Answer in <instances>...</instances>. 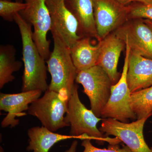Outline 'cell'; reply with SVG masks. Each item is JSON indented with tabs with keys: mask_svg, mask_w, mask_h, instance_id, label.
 <instances>
[{
	"mask_svg": "<svg viewBox=\"0 0 152 152\" xmlns=\"http://www.w3.org/2000/svg\"><path fill=\"white\" fill-rule=\"evenodd\" d=\"M18 25L22 42L23 73L22 76V92L40 91L45 92L48 89L47 82L46 61L41 56L33 37L32 26L23 19L19 13L14 18Z\"/></svg>",
	"mask_w": 152,
	"mask_h": 152,
	"instance_id": "obj_1",
	"label": "cell"
},
{
	"mask_svg": "<svg viewBox=\"0 0 152 152\" xmlns=\"http://www.w3.org/2000/svg\"><path fill=\"white\" fill-rule=\"evenodd\" d=\"M54 42L53 52L46 62L51 80L49 90L69 99L75 85L77 72L74 65L70 49L54 29L50 30Z\"/></svg>",
	"mask_w": 152,
	"mask_h": 152,
	"instance_id": "obj_2",
	"label": "cell"
},
{
	"mask_svg": "<svg viewBox=\"0 0 152 152\" xmlns=\"http://www.w3.org/2000/svg\"><path fill=\"white\" fill-rule=\"evenodd\" d=\"M65 122L71 127L70 135L81 137L87 135L99 145L105 142L117 144L121 141L117 137L111 138L105 135L97 128L98 123L103 118L97 117L91 110L86 107L79 97L78 86L75 85L68 102Z\"/></svg>",
	"mask_w": 152,
	"mask_h": 152,
	"instance_id": "obj_3",
	"label": "cell"
},
{
	"mask_svg": "<svg viewBox=\"0 0 152 152\" xmlns=\"http://www.w3.org/2000/svg\"><path fill=\"white\" fill-rule=\"evenodd\" d=\"M69 99L64 95L48 90L30 105L28 113L37 118L42 126L55 132L69 126L64 121Z\"/></svg>",
	"mask_w": 152,
	"mask_h": 152,
	"instance_id": "obj_4",
	"label": "cell"
},
{
	"mask_svg": "<svg viewBox=\"0 0 152 152\" xmlns=\"http://www.w3.org/2000/svg\"><path fill=\"white\" fill-rule=\"evenodd\" d=\"M125 44L126 53L122 72L118 83L112 85L110 96L102 111L101 118L114 119L121 122L129 123L130 119L134 121L137 117L131 107L132 93L127 82L131 50L129 45Z\"/></svg>",
	"mask_w": 152,
	"mask_h": 152,
	"instance_id": "obj_5",
	"label": "cell"
},
{
	"mask_svg": "<svg viewBox=\"0 0 152 152\" xmlns=\"http://www.w3.org/2000/svg\"><path fill=\"white\" fill-rule=\"evenodd\" d=\"M75 81L83 86L84 92L90 100L91 110L97 117L108 102L112 84L110 77L98 65L77 72Z\"/></svg>",
	"mask_w": 152,
	"mask_h": 152,
	"instance_id": "obj_6",
	"label": "cell"
},
{
	"mask_svg": "<svg viewBox=\"0 0 152 152\" xmlns=\"http://www.w3.org/2000/svg\"><path fill=\"white\" fill-rule=\"evenodd\" d=\"M23 1L27 6L19 14L32 26L33 39L41 56L47 61L51 53L50 51V41L47 39V34L51 29L52 22L46 0Z\"/></svg>",
	"mask_w": 152,
	"mask_h": 152,
	"instance_id": "obj_7",
	"label": "cell"
},
{
	"mask_svg": "<svg viewBox=\"0 0 152 152\" xmlns=\"http://www.w3.org/2000/svg\"><path fill=\"white\" fill-rule=\"evenodd\" d=\"M150 116L132 123H123L112 118L103 119L99 130L105 135L115 136L132 152H152L143 135L144 125Z\"/></svg>",
	"mask_w": 152,
	"mask_h": 152,
	"instance_id": "obj_8",
	"label": "cell"
},
{
	"mask_svg": "<svg viewBox=\"0 0 152 152\" xmlns=\"http://www.w3.org/2000/svg\"><path fill=\"white\" fill-rule=\"evenodd\" d=\"M99 40L120 27L129 15L130 9L117 0H92Z\"/></svg>",
	"mask_w": 152,
	"mask_h": 152,
	"instance_id": "obj_9",
	"label": "cell"
},
{
	"mask_svg": "<svg viewBox=\"0 0 152 152\" xmlns=\"http://www.w3.org/2000/svg\"><path fill=\"white\" fill-rule=\"evenodd\" d=\"M46 3L51 19V29L56 30L71 48L82 38L79 34L77 19L67 7L65 0H46Z\"/></svg>",
	"mask_w": 152,
	"mask_h": 152,
	"instance_id": "obj_10",
	"label": "cell"
},
{
	"mask_svg": "<svg viewBox=\"0 0 152 152\" xmlns=\"http://www.w3.org/2000/svg\"><path fill=\"white\" fill-rule=\"evenodd\" d=\"M114 33L129 45L131 52L152 59V32L143 20L130 22Z\"/></svg>",
	"mask_w": 152,
	"mask_h": 152,
	"instance_id": "obj_11",
	"label": "cell"
},
{
	"mask_svg": "<svg viewBox=\"0 0 152 152\" xmlns=\"http://www.w3.org/2000/svg\"><path fill=\"white\" fill-rule=\"evenodd\" d=\"M42 92L32 91L18 94H0V110L8 113L2 121L1 127H15L19 124L18 117L26 115L24 113L28 110L33 102L40 97Z\"/></svg>",
	"mask_w": 152,
	"mask_h": 152,
	"instance_id": "obj_12",
	"label": "cell"
},
{
	"mask_svg": "<svg viewBox=\"0 0 152 152\" xmlns=\"http://www.w3.org/2000/svg\"><path fill=\"white\" fill-rule=\"evenodd\" d=\"M100 50L97 65L108 75L112 85L116 84L121 77L118 65L121 53L126 44L115 33L110 34L99 41Z\"/></svg>",
	"mask_w": 152,
	"mask_h": 152,
	"instance_id": "obj_13",
	"label": "cell"
},
{
	"mask_svg": "<svg viewBox=\"0 0 152 152\" xmlns=\"http://www.w3.org/2000/svg\"><path fill=\"white\" fill-rule=\"evenodd\" d=\"M127 82L131 93L152 86V59L130 52Z\"/></svg>",
	"mask_w": 152,
	"mask_h": 152,
	"instance_id": "obj_14",
	"label": "cell"
},
{
	"mask_svg": "<svg viewBox=\"0 0 152 152\" xmlns=\"http://www.w3.org/2000/svg\"><path fill=\"white\" fill-rule=\"evenodd\" d=\"M28 135L29 139V144L26 148L28 151L33 152H49L55 144L61 141L71 139H86L91 140L87 135L81 137L61 134L52 132L48 129L42 126H35L28 129Z\"/></svg>",
	"mask_w": 152,
	"mask_h": 152,
	"instance_id": "obj_15",
	"label": "cell"
},
{
	"mask_svg": "<svg viewBox=\"0 0 152 152\" xmlns=\"http://www.w3.org/2000/svg\"><path fill=\"white\" fill-rule=\"evenodd\" d=\"M66 5L75 17L80 32L87 37L99 40L92 0H65Z\"/></svg>",
	"mask_w": 152,
	"mask_h": 152,
	"instance_id": "obj_16",
	"label": "cell"
},
{
	"mask_svg": "<svg viewBox=\"0 0 152 152\" xmlns=\"http://www.w3.org/2000/svg\"><path fill=\"white\" fill-rule=\"evenodd\" d=\"M100 50V42L93 45L89 37H82L76 42L70 50L77 72L97 65Z\"/></svg>",
	"mask_w": 152,
	"mask_h": 152,
	"instance_id": "obj_17",
	"label": "cell"
},
{
	"mask_svg": "<svg viewBox=\"0 0 152 152\" xmlns=\"http://www.w3.org/2000/svg\"><path fill=\"white\" fill-rule=\"evenodd\" d=\"M16 49L10 44L0 46V88L15 79L13 73L21 68L22 63L16 60Z\"/></svg>",
	"mask_w": 152,
	"mask_h": 152,
	"instance_id": "obj_18",
	"label": "cell"
},
{
	"mask_svg": "<svg viewBox=\"0 0 152 152\" xmlns=\"http://www.w3.org/2000/svg\"><path fill=\"white\" fill-rule=\"evenodd\" d=\"M131 105L137 119L152 115V86L132 93Z\"/></svg>",
	"mask_w": 152,
	"mask_h": 152,
	"instance_id": "obj_19",
	"label": "cell"
},
{
	"mask_svg": "<svg viewBox=\"0 0 152 152\" xmlns=\"http://www.w3.org/2000/svg\"><path fill=\"white\" fill-rule=\"evenodd\" d=\"M26 6L25 2L0 0V16L7 21H14L15 15L24 10Z\"/></svg>",
	"mask_w": 152,
	"mask_h": 152,
	"instance_id": "obj_20",
	"label": "cell"
},
{
	"mask_svg": "<svg viewBox=\"0 0 152 152\" xmlns=\"http://www.w3.org/2000/svg\"><path fill=\"white\" fill-rule=\"evenodd\" d=\"M91 140L90 139L83 140L81 145L84 148L83 152H132L127 146L121 147L118 144H110L107 148H99L93 145Z\"/></svg>",
	"mask_w": 152,
	"mask_h": 152,
	"instance_id": "obj_21",
	"label": "cell"
},
{
	"mask_svg": "<svg viewBox=\"0 0 152 152\" xmlns=\"http://www.w3.org/2000/svg\"><path fill=\"white\" fill-rule=\"evenodd\" d=\"M128 16L131 18H144L152 20V5L142 4L130 9Z\"/></svg>",
	"mask_w": 152,
	"mask_h": 152,
	"instance_id": "obj_22",
	"label": "cell"
},
{
	"mask_svg": "<svg viewBox=\"0 0 152 152\" xmlns=\"http://www.w3.org/2000/svg\"><path fill=\"white\" fill-rule=\"evenodd\" d=\"M78 142L77 140H74L72 143L71 146L64 152H77Z\"/></svg>",
	"mask_w": 152,
	"mask_h": 152,
	"instance_id": "obj_23",
	"label": "cell"
},
{
	"mask_svg": "<svg viewBox=\"0 0 152 152\" xmlns=\"http://www.w3.org/2000/svg\"><path fill=\"white\" fill-rule=\"evenodd\" d=\"M132 1L140 2L142 4L152 5V0H130V2Z\"/></svg>",
	"mask_w": 152,
	"mask_h": 152,
	"instance_id": "obj_24",
	"label": "cell"
},
{
	"mask_svg": "<svg viewBox=\"0 0 152 152\" xmlns=\"http://www.w3.org/2000/svg\"><path fill=\"white\" fill-rule=\"evenodd\" d=\"M144 22L149 27L150 29L151 30L152 32V20H148V19H145L144 20Z\"/></svg>",
	"mask_w": 152,
	"mask_h": 152,
	"instance_id": "obj_25",
	"label": "cell"
},
{
	"mask_svg": "<svg viewBox=\"0 0 152 152\" xmlns=\"http://www.w3.org/2000/svg\"><path fill=\"white\" fill-rule=\"evenodd\" d=\"M117 1L124 5H125L128 3L130 2V0H117Z\"/></svg>",
	"mask_w": 152,
	"mask_h": 152,
	"instance_id": "obj_26",
	"label": "cell"
},
{
	"mask_svg": "<svg viewBox=\"0 0 152 152\" xmlns=\"http://www.w3.org/2000/svg\"><path fill=\"white\" fill-rule=\"evenodd\" d=\"M15 1L17 2H23V0H15Z\"/></svg>",
	"mask_w": 152,
	"mask_h": 152,
	"instance_id": "obj_27",
	"label": "cell"
},
{
	"mask_svg": "<svg viewBox=\"0 0 152 152\" xmlns=\"http://www.w3.org/2000/svg\"><path fill=\"white\" fill-rule=\"evenodd\" d=\"M7 1H11L12 0H7Z\"/></svg>",
	"mask_w": 152,
	"mask_h": 152,
	"instance_id": "obj_28",
	"label": "cell"
}]
</instances>
